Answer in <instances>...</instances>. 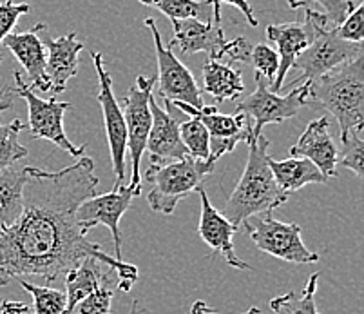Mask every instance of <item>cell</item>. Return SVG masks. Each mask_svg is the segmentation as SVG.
I'll return each mask as SVG.
<instances>
[{
  "instance_id": "37",
  "label": "cell",
  "mask_w": 364,
  "mask_h": 314,
  "mask_svg": "<svg viewBox=\"0 0 364 314\" xmlns=\"http://www.w3.org/2000/svg\"><path fill=\"white\" fill-rule=\"evenodd\" d=\"M216 2L218 4H221V2H223V4L232 6V8H236L237 11L243 13V16L247 19L248 26H252V28H256L257 26V19L252 11V6L248 4V0H216Z\"/></svg>"
},
{
  "instance_id": "41",
  "label": "cell",
  "mask_w": 364,
  "mask_h": 314,
  "mask_svg": "<svg viewBox=\"0 0 364 314\" xmlns=\"http://www.w3.org/2000/svg\"><path fill=\"white\" fill-rule=\"evenodd\" d=\"M129 314H141V310H140V305H138V302H136V300H134V302H132L131 313H129Z\"/></svg>"
},
{
  "instance_id": "28",
  "label": "cell",
  "mask_w": 364,
  "mask_h": 314,
  "mask_svg": "<svg viewBox=\"0 0 364 314\" xmlns=\"http://www.w3.org/2000/svg\"><path fill=\"white\" fill-rule=\"evenodd\" d=\"M180 137L188 157L196 160H208V131L198 118L185 115L180 120Z\"/></svg>"
},
{
  "instance_id": "15",
  "label": "cell",
  "mask_w": 364,
  "mask_h": 314,
  "mask_svg": "<svg viewBox=\"0 0 364 314\" xmlns=\"http://www.w3.org/2000/svg\"><path fill=\"white\" fill-rule=\"evenodd\" d=\"M210 21L201 22L198 19H185V21H171L174 38L168 46H178L183 55H196L207 53L210 61H218L221 49L227 44L223 28H221V9L216 0L210 6Z\"/></svg>"
},
{
  "instance_id": "20",
  "label": "cell",
  "mask_w": 364,
  "mask_h": 314,
  "mask_svg": "<svg viewBox=\"0 0 364 314\" xmlns=\"http://www.w3.org/2000/svg\"><path fill=\"white\" fill-rule=\"evenodd\" d=\"M44 46L48 48L46 73L49 78V91L53 95H60L65 91L69 80L78 75L80 53L85 46L76 41V33H69L60 38L46 36Z\"/></svg>"
},
{
  "instance_id": "38",
  "label": "cell",
  "mask_w": 364,
  "mask_h": 314,
  "mask_svg": "<svg viewBox=\"0 0 364 314\" xmlns=\"http://www.w3.org/2000/svg\"><path fill=\"white\" fill-rule=\"evenodd\" d=\"M188 314H221V313H218L216 309H213L210 305H207L203 300H196V302L191 305ZM240 314H261V310L257 309V307H250V309L245 310V313H240Z\"/></svg>"
},
{
  "instance_id": "23",
  "label": "cell",
  "mask_w": 364,
  "mask_h": 314,
  "mask_svg": "<svg viewBox=\"0 0 364 314\" xmlns=\"http://www.w3.org/2000/svg\"><path fill=\"white\" fill-rule=\"evenodd\" d=\"M201 91L208 93L216 102L234 100L245 93L243 77L240 69L230 68L225 62L210 61L203 64V85Z\"/></svg>"
},
{
  "instance_id": "12",
  "label": "cell",
  "mask_w": 364,
  "mask_h": 314,
  "mask_svg": "<svg viewBox=\"0 0 364 314\" xmlns=\"http://www.w3.org/2000/svg\"><path fill=\"white\" fill-rule=\"evenodd\" d=\"M92 62L98 75V102L104 117L105 133H107L109 151H111L114 186H124L125 164H127V127L122 108L112 91V77L105 71L102 53H92Z\"/></svg>"
},
{
  "instance_id": "3",
  "label": "cell",
  "mask_w": 364,
  "mask_h": 314,
  "mask_svg": "<svg viewBox=\"0 0 364 314\" xmlns=\"http://www.w3.org/2000/svg\"><path fill=\"white\" fill-rule=\"evenodd\" d=\"M310 102L326 109L337 120L343 140L364 127V53L309 84Z\"/></svg>"
},
{
  "instance_id": "32",
  "label": "cell",
  "mask_w": 364,
  "mask_h": 314,
  "mask_svg": "<svg viewBox=\"0 0 364 314\" xmlns=\"http://www.w3.org/2000/svg\"><path fill=\"white\" fill-rule=\"evenodd\" d=\"M252 62L254 69L259 77H263L268 84H272L274 78L279 69V57H277L276 49H272L268 44H257L254 46L250 51V61Z\"/></svg>"
},
{
  "instance_id": "25",
  "label": "cell",
  "mask_w": 364,
  "mask_h": 314,
  "mask_svg": "<svg viewBox=\"0 0 364 314\" xmlns=\"http://www.w3.org/2000/svg\"><path fill=\"white\" fill-rule=\"evenodd\" d=\"M319 283V274L314 273L304 283L303 293H287L283 296L270 300V309L274 314H321L316 305V291Z\"/></svg>"
},
{
  "instance_id": "33",
  "label": "cell",
  "mask_w": 364,
  "mask_h": 314,
  "mask_svg": "<svg viewBox=\"0 0 364 314\" xmlns=\"http://www.w3.org/2000/svg\"><path fill=\"white\" fill-rule=\"evenodd\" d=\"M117 289V283H107V286L97 289L75 307L76 314H111L112 296Z\"/></svg>"
},
{
  "instance_id": "11",
  "label": "cell",
  "mask_w": 364,
  "mask_h": 314,
  "mask_svg": "<svg viewBox=\"0 0 364 314\" xmlns=\"http://www.w3.org/2000/svg\"><path fill=\"white\" fill-rule=\"evenodd\" d=\"M144 24L154 38L158 62V77H154L156 78L154 85H158V93L168 102H183L196 109L203 108V91L187 66L172 53V46H165L161 42V35L154 19H145Z\"/></svg>"
},
{
  "instance_id": "36",
  "label": "cell",
  "mask_w": 364,
  "mask_h": 314,
  "mask_svg": "<svg viewBox=\"0 0 364 314\" xmlns=\"http://www.w3.org/2000/svg\"><path fill=\"white\" fill-rule=\"evenodd\" d=\"M250 51L252 46L247 38L237 36L234 41H227L225 48L221 49L218 62H225V64H232V62H248L250 61Z\"/></svg>"
},
{
  "instance_id": "31",
  "label": "cell",
  "mask_w": 364,
  "mask_h": 314,
  "mask_svg": "<svg viewBox=\"0 0 364 314\" xmlns=\"http://www.w3.org/2000/svg\"><path fill=\"white\" fill-rule=\"evenodd\" d=\"M310 4H317L323 9V15L326 16L332 26H339L344 21V16L348 15L355 4L352 0H289L290 9L309 8Z\"/></svg>"
},
{
  "instance_id": "7",
  "label": "cell",
  "mask_w": 364,
  "mask_h": 314,
  "mask_svg": "<svg viewBox=\"0 0 364 314\" xmlns=\"http://www.w3.org/2000/svg\"><path fill=\"white\" fill-rule=\"evenodd\" d=\"M13 78H15V88L11 89V93L16 97L24 98L28 104V115H29V133L33 138H42V140H49L65 151L71 157L80 158L85 153V145H75L65 135L64 129V115L68 109H71L69 102H60L58 98H44L36 97L33 93V89L22 78L21 71H13Z\"/></svg>"
},
{
  "instance_id": "22",
  "label": "cell",
  "mask_w": 364,
  "mask_h": 314,
  "mask_svg": "<svg viewBox=\"0 0 364 314\" xmlns=\"http://www.w3.org/2000/svg\"><path fill=\"white\" fill-rule=\"evenodd\" d=\"M268 167L272 171L274 180L279 189L287 194L299 191L309 184H328V178L324 177L312 162L304 158L290 157L289 160H274L268 155Z\"/></svg>"
},
{
  "instance_id": "9",
  "label": "cell",
  "mask_w": 364,
  "mask_h": 314,
  "mask_svg": "<svg viewBox=\"0 0 364 314\" xmlns=\"http://www.w3.org/2000/svg\"><path fill=\"white\" fill-rule=\"evenodd\" d=\"M309 104V84L296 85L289 95H279L274 93L270 84L256 73V91L237 104V111L252 120L254 138H257L263 135L264 125L283 124L297 117L301 109Z\"/></svg>"
},
{
  "instance_id": "4",
  "label": "cell",
  "mask_w": 364,
  "mask_h": 314,
  "mask_svg": "<svg viewBox=\"0 0 364 314\" xmlns=\"http://www.w3.org/2000/svg\"><path fill=\"white\" fill-rule=\"evenodd\" d=\"M304 16L309 19L314 28V38L304 51L294 62L292 69H299L301 75L296 78V84H310L316 78L323 77L332 69L353 61L363 53V44H352L343 41L336 33V26L321 11L306 8Z\"/></svg>"
},
{
  "instance_id": "21",
  "label": "cell",
  "mask_w": 364,
  "mask_h": 314,
  "mask_svg": "<svg viewBox=\"0 0 364 314\" xmlns=\"http://www.w3.org/2000/svg\"><path fill=\"white\" fill-rule=\"evenodd\" d=\"M107 283H117L120 287V278L114 269L105 266L97 258H84L76 267L65 274V296H68V314L75 313V307Z\"/></svg>"
},
{
  "instance_id": "5",
  "label": "cell",
  "mask_w": 364,
  "mask_h": 314,
  "mask_svg": "<svg viewBox=\"0 0 364 314\" xmlns=\"http://www.w3.org/2000/svg\"><path fill=\"white\" fill-rule=\"evenodd\" d=\"M214 171L208 162L185 157L161 165H149L145 180L151 184L147 204L154 213L172 214L187 194L201 187V182Z\"/></svg>"
},
{
  "instance_id": "1",
  "label": "cell",
  "mask_w": 364,
  "mask_h": 314,
  "mask_svg": "<svg viewBox=\"0 0 364 314\" xmlns=\"http://www.w3.org/2000/svg\"><path fill=\"white\" fill-rule=\"evenodd\" d=\"M98 184L89 157L60 171L29 167L21 216L0 227V286L24 276H41L51 283L92 256L117 271L118 289L131 291L138 280L136 267L105 254L76 224V209L97 194Z\"/></svg>"
},
{
  "instance_id": "16",
  "label": "cell",
  "mask_w": 364,
  "mask_h": 314,
  "mask_svg": "<svg viewBox=\"0 0 364 314\" xmlns=\"http://www.w3.org/2000/svg\"><path fill=\"white\" fill-rule=\"evenodd\" d=\"M196 193L200 194L201 202V216L198 231H200L201 240L213 249V256H221L228 266L237 271H252V267L243 262L234 251L232 236L237 231L236 227L221 214V211H218L210 204L203 187H198Z\"/></svg>"
},
{
  "instance_id": "39",
  "label": "cell",
  "mask_w": 364,
  "mask_h": 314,
  "mask_svg": "<svg viewBox=\"0 0 364 314\" xmlns=\"http://www.w3.org/2000/svg\"><path fill=\"white\" fill-rule=\"evenodd\" d=\"M0 314H31L29 305L15 300H4L0 303Z\"/></svg>"
},
{
  "instance_id": "13",
  "label": "cell",
  "mask_w": 364,
  "mask_h": 314,
  "mask_svg": "<svg viewBox=\"0 0 364 314\" xmlns=\"http://www.w3.org/2000/svg\"><path fill=\"white\" fill-rule=\"evenodd\" d=\"M134 197H138V194L131 186H114L111 193L95 194V197L82 202L76 209V224L82 229V233H87L89 229L97 226L109 227L112 234L117 260H124L122 258L120 220L131 209Z\"/></svg>"
},
{
  "instance_id": "17",
  "label": "cell",
  "mask_w": 364,
  "mask_h": 314,
  "mask_svg": "<svg viewBox=\"0 0 364 314\" xmlns=\"http://www.w3.org/2000/svg\"><path fill=\"white\" fill-rule=\"evenodd\" d=\"M48 31V24L38 22L33 26L31 29L22 33H15L8 35L2 44L11 51L13 57L21 62L22 68L28 73L31 89H38V91H49V78L46 73V46L44 41L41 38V33Z\"/></svg>"
},
{
  "instance_id": "34",
  "label": "cell",
  "mask_w": 364,
  "mask_h": 314,
  "mask_svg": "<svg viewBox=\"0 0 364 314\" xmlns=\"http://www.w3.org/2000/svg\"><path fill=\"white\" fill-rule=\"evenodd\" d=\"M337 35L352 44H363L364 38V4H357L344 21L336 28Z\"/></svg>"
},
{
  "instance_id": "6",
  "label": "cell",
  "mask_w": 364,
  "mask_h": 314,
  "mask_svg": "<svg viewBox=\"0 0 364 314\" xmlns=\"http://www.w3.org/2000/svg\"><path fill=\"white\" fill-rule=\"evenodd\" d=\"M241 227L252 238L257 249L270 256L290 263L319 262V254L312 253L304 246L299 224H284V221L276 220L272 213H264L247 218Z\"/></svg>"
},
{
  "instance_id": "2",
  "label": "cell",
  "mask_w": 364,
  "mask_h": 314,
  "mask_svg": "<svg viewBox=\"0 0 364 314\" xmlns=\"http://www.w3.org/2000/svg\"><path fill=\"white\" fill-rule=\"evenodd\" d=\"M268 145L270 140L263 135L248 144L250 153L243 174L221 211L236 229H240L247 218L272 213L289 200V194L279 189L268 167Z\"/></svg>"
},
{
  "instance_id": "19",
  "label": "cell",
  "mask_w": 364,
  "mask_h": 314,
  "mask_svg": "<svg viewBox=\"0 0 364 314\" xmlns=\"http://www.w3.org/2000/svg\"><path fill=\"white\" fill-rule=\"evenodd\" d=\"M267 38L277 46L279 57V69L270 84L274 93H279L284 85V78L292 69L294 62L299 57L301 51L309 48L314 38V28L310 21L304 16V22H287V24L267 26Z\"/></svg>"
},
{
  "instance_id": "30",
  "label": "cell",
  "mask_w": 364,
  "mask_h": 314,
  "mask_svg": "<svg viewBox=\"0 0 364 314\" xmlns=\"http://www.w3.org/2000/svg\"><path fill=\"white\" fill-rule=\"evenodd\" d=\"M363 131H350L346 137L343 138V157L337 160L343 167L352 171L357 178L364 177V142H363Z\"/></svg>"
},
{
  "instance_id": "10",
  "label": "cell",
  "mask_w": 364,
  "mask_h": 314,
  "mask_svg": "<svg viewBox=\"0 0 364 314\" xmlns=\"http://www.w3.org/2000/svg\"><path fill=\"white\" fill-rule=\"evenodd\" d=\"M172 105L187 117L198 118L208 131V164L214 165L221 157L232 153L240 142L250 144L254 140L252 120L240 111L236 115H223L216 105H203L201 109L183 102H172Z\"/></svg>"
},
{
  "instance_id": "14",
  "label": "cell",
  "mask_w": 364,
  "mask_h": 314,
  "mask_svg": "<svg viewBox=\"0 0 364 314\" xmlns=\"http://www.w3.org/2000/svg\"><path fill=\"white\" fill-rule=\"evenodd\" d=\"M149 105H151L152 124L151 131H149L145 151H149L151 165H161L167 164V162L181 160V158L188 157L180 137V120L185 115L181 113L180 109L174 108L172 102L168 100H165L167 108L161 109L158 105L154 93L151 95Z\"/></svg>"
},
{
  "instance_id": "8",
  "label": "cell",
  "mask_w": 364,
  "mask_h": 314,
  "mask_svg": "<svg viewBox=\"0 0 364 314\" xmlns=\"http://www.w3.org/2000/svg\"><path fill=\"white\" fill-rule=\"evenodd\" d=\"M156 78L154 77H138L134 85H131L127 95L122 100V113L125 118V127H127V151L131 155L132 177L129 186L141 194V157L147 147L149 131H151L152 115H151V95L154 91Z\"/></svg>"
},
{
  "instance_id": "24",
  "label": "cell",
  "mask_w": 364,
  "mask_h": 314,
  "mask_svg": "<svg viewBox=\"0 0 364 314\" xmlns=\"http://www.w3.org/2000/svg\"><path fill=\"white\" fill-rule=\"evenodd\" d=\"M31 165H11L0 173V227L11 226L24 206V186Z\"/></svg>"
},
{
  "instance_id": "27",
  "label": "cell",
  "mask_w": 364,
  "mask_h": 314,
  "mask_svg": "<svg viewBox=\"0 0 364 314\" xmlns=\"http://www.w3.org/2000/svg\"><path fill=\"white\" fill-rule=\"evenodd\" d=\"M22 129H24V124L18 118L9 124L0 122V173L11 165H16V162L24 160L29 155L28 147L18 142V133Z\"/></svg>"
},
{
  "instance_id": "35",
  "label": "cell",
  "mask_w": 364,
  "mask_h": 314,
  "mask_svg": "<svg viewBox=\"0 0 364 314\" xmlns=\"http://www.w3.org/2000/svg\"><path fill=\"white\" fill-rule=\"evenodd\" d=\"M31 6L22 2H15V0H4V2H0V44L4 42V38L8 35H11L15 26L18 24V19L26 13H29ZM2 61V57H0Z\"/></svg>"
},
{
  "instance_id": "18",
  "label": "cell",
  "mask_w": 364,
  "mask_h": 314,
  "mask_svg": "<svg viewBox=\"0 0 364 314\" xmlns=\"http://www.w3.org/2000/svg\"><path fill=\"white\" fill-rule=\"evenodd\" d=\"M290 155L294 158H304L312 162L328 180L337 177L336 167L339 153H337L336 140L330 135L328 117H321L310 122L299 140L290 147Z\"/></svg>"
},
{
  "instance_id": "40",
  "label": "cell",
  "mask_w": 364,
  "mask_h": 314,
  "mask_svg": "<svg viewBox=\"0 0 364 314\" xmlns=\"http://www.w3.org/2000/svg\"><path fill=\"white\" fill-rule=\"evenodd\" d=\"M11 89H4V97H2V93H0V111H8V109H11V100H9V97H11Z\"/></svg>"
},
{
  "instance_id": "26",
  "label": "cell",
  "mask_w": 364,
  "mask_h": 314,
  "mask_svg": "<svg viewBox=\"0 0 364 314\" xmlns=\"http://www.w3.org/2000/svg\"><path fill=\"white\" fill-rule=\"evenodd\" d=\"M22 289L33 296V313L35 314H68V296L65 291L53 289L48 286H36L24 278L15 280Z\"/></svg>"
},
{
  "instance_id": "29",
  "label": "cell",
  "mask_w": 364,
  "mask_h": 314,
  "mask_svg": "<svg viewBox=\"0 0 364 314\" xmlns=\"http://www.w3.org/2000/svg\"><path fill=\"white\" fill-rule=\"evenodd\" d=\"M144 6H152L168 16V21L198 19L201 11L210 8L213 0H138Z\"/></svg>"
}]
</instances>
